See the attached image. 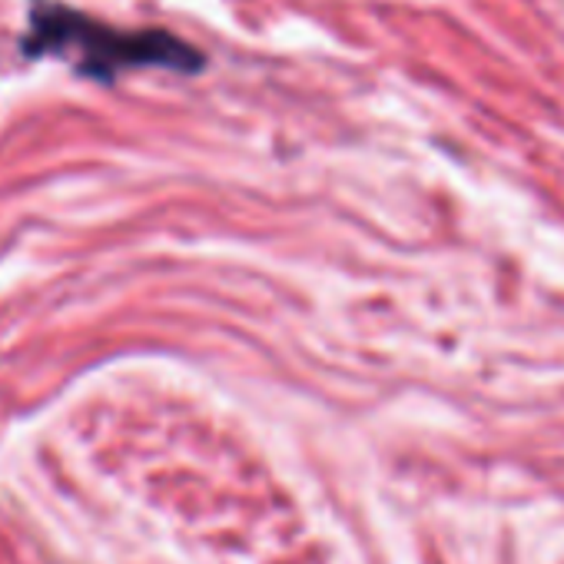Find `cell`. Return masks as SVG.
<instances>
[{
	"label": "cell",
	"instance_id": "6da1fadb",
	"mask_svg": "<svg viewBox=\"0 0 564 564\" xmlns=\"http://www.w3.org/2000/svg\"><path fill=\"white\" fill-rule=\"evenodd\" d=\"M28 54H64L77 57L80 74L110 80L120 70L130 67H170L180 74H193L203 64V54H196L180 37H170L163 31H120L110 24H100L94 18H84L67 8L41 4L31 18V34L24 37Z\"/></svg>",
	"mask_w": 564,
	"mask_h": 564
}]
</instances>
